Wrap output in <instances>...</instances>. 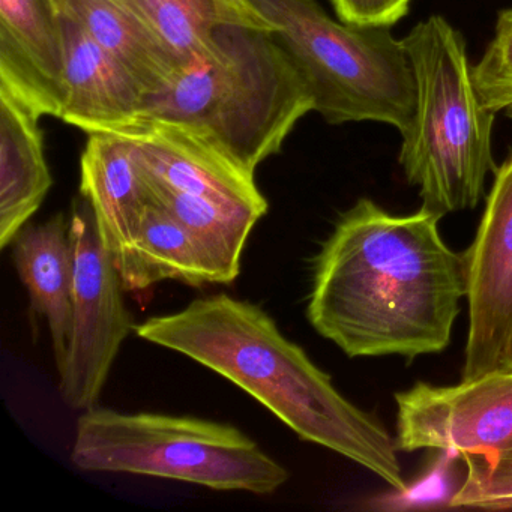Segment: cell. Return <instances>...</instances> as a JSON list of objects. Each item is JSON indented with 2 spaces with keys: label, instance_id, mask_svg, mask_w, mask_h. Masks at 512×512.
Listing matches in <instances>:
<instances>
[{
  "label": "cell",
  "instance_id": "cell-1",
  "mask_svg": "<svg viewBox=\"0 0 512 512\" xmlns=\"http://www.w3.org/2000/svg\"><path fill=\"white\" fill-rule=\"evenodd\" d=\"M422 206L394 215L371 199L347 209L314 259L307 319L349 358L443 352L467 296L464 256Z\"/></svg>",
  "mask_w": 512,
  "mask_h": 512
},
{
  "label": "cell",
  "instance_id": "cell-2",
  "mask_svg": "<svg viewBox=\"0 0 512 512\" xmlns=\"http://www.w3.org/2000/svg\"><path fill=\"white\" fill-rule=\"evenodd\" d=\"M134 332L226 377L305 442L349 458L406 493L397 445L385 425L347 400L259 305L218 293L149 317Z\"/></svg>",
  "mask_w": 512,
  "mask_h": 512
},
{
  "label": "cell",
  "instance_id": "cell-3",
  "mask_svg": "<svg viewBox=\"0 0 512 512\" xmlns=\"http://www.w3.org/2000/svg\"><path fill=\"white\" fill-rule=\"evenodd\" d=\"M310 112L313 95L274 32L245 26L218 29L205 53L145 101V118L193 128L251 173Z\"/></svg>",
  "mask_w": 512,
  "mask_h": 512
},
{
  "label": "cell",
  "instance_id": "cell-4",
  "mask_svg": "<svg viewBox=\"0 0 512 512\" xmlns=\"http://www.w3.org/2000/svg\"><path fill=\"white\" fill-rule=\"evenodd\" d=\"M416 83L412 127L398 155L422 206L445 215L478 206L496 172L491 134L496 113L482 104L463 35L431 16L403 38Z\"/></svg>",
  "mask_w": 512,
  "mask_h": 512
},
{
  "label": "cell",
  "instance_id": "cell-5",
  "mask_svg": "<svg viewBox=\"0 0 512 512\" xmlns=\"http://www.w3.org/2000/svg\"><path fill=\"white\" fill-rule=\"evenodd\" d=\"M274 26L328 124L380 122L403 136L416 112V83L403 40L391 26L332 19L316 0H250Z\"/></svg>",
  "mask_w": 512,
  "mask_h": 512
},
{
  "label": "cell",
  "instance_id": "cell-6",
  "mask_svg": "<svg viewBox=\"0 0 512 512\" xmlns=\"http://www.w3.org/2000/svg\"><path fill=\"white\" fill-rule=\"evenodd\" d=\"M71 461L85 472L128 473L217 491L275 493L290 473L239 428L194 416L86 410Z\"/></svg>",
  "mask_w": 512,
  "mask_h": 512
},
{
  "label": "cell",
  "instance_id": "cell-7",
  "mask_svg": "<svg viewBox=\"0 0 512 512\" xmlns=\"http://www.w3.org/2000/svg\"><path fill=\"white\" fill-rule=\"evenodd\" d=\"M74 247L71 337L59 371L62 400L73 410L97 406L122 344L136 328L125 305L121 274L107 251L94 209L74 200L70 217Z\"/></svg>",
  "mask_w": 512,
  "mask_h": 512
},
{
  "label": "cell",
  "instance_id": "cell-8",
  "mask_svg": "<svg viewBox=\"0 0 512 512\" xmlns=\"http://www.w3.org/2000/svg\"><path fill=\"white\" fill-rule=\"evenodd\" d=\"M398 451L437 449L461 457L512 448V371L454 386L419 382L395 394Z\"/></svg>",
  "mask_w": 512,
  "mask_h": 512
},
{
  "label": "cell",
  "instance_id": "cell-9",
  "mask_svg": "<svg viewBox=\"0 0 512 512\" xmlns=\"http://www.w3.org/2000/svg\"><path fill=\"white\" fill-rule=\"evenodd\" d=\"M464 256L469 331L461 380L502 371L512 334V152L494 172L478 232Z\"/></svg>",
  "mask_w": 512,
  "mask_h": 512
},
{
  "label": "cell",
  "instance_id": "cell-10",
  "mask_svg": "<svg viewBox=\"0 0 512 512\" xmlns=\"http://www.w3.org/2000/svg\"><path fill=\"white\" fill-rule=\"evenodd\" d=\"M143 175L181 193L211 197L268 214L256 173L244 169L203 134L187 125L146 118L131 136Z\"/></svg>",
  "mask_w": 512,
  "mask_h": 512
},
{
  "label": "cell",
  "instance_id": "cell-11",
  "mask_svg": "<svg viewBox=\"0 0 512 512\" xmlns=\"http://www.w3.org/2000/svg\"><path fill=\"white\" fill-rule=\"evenodd\" d=\"M65 37L56 0H0V91L61 118Z\"/></svg>",
  "mask_w": 512,
  "mask_h": 512
},
{
  "label": "cell",
  "instance_id": "cell-12",
  "mask_svg": "<svg viewBox=\"0 0 512 512\" xmlns=\"http://www.w3.org/2000/svg\"><path fill=\"white\" fill-rule=\"evenodd\" d=\"M65 37L61 118L86 134L130 139L145 124L146 91L88 32L62 13Z\"/></svg>",
  "mask_w": 512,
  "mask_h": 512
},
{
  "label": "cell",
  "instance_id": "cell-13",
  "mask_svg": "<svg viewBox=\"0 0 512 512\" xmlns=\"http://www.w3.org/2000/svg\"><path fill=\"white\" fill-rule=\"evenodd\" d=\"M80 194L94 209L104 244L122 275L152 202L130 140L89 134L80 160Z\"/></svg>",
  "mask_w": 512,
  "mask_h": 512
},
{
  "label": "cell",
  "instance_id": "cell-14",
  "mask_svg": "<svg viewBox=\"0 0 512 512\" xmlns=\"http://www.w3.org/2000/svg\"><path fill=\"white\" fill-rule=\"evenodd\" d=\"M13 259L29 293L32 314L49 326L56 367L67 358L74 292V247L70 221L62 212L40 224H26L13 242Z\"/></svg>",
  "mask_w": 512,
  "mask_h": 512
},
{
  "label": "cell",
  "instance_id": "cell-15",
  "mask_svg": "<svg viewBox=\"0 0 512 512\" xmlns=\"http://www.w3.org/2000/svg\"><path fill=\"white\" fill-rule=\"evenodd\" d=\"M56 4L133 74L146 95L169 88L184 67L131 0H56Z\"/></svg>",
  "mask_w": 512,
  "mask_h": 512
},
{
  "label": "cell",
  "instance_id": "cell-16",
  "mask_svg": "<svg viewBox=\"0 0 512 512\" xmlns=\"http://www.w3.org/2000/svg\"><path fill=\"white\" fill-rule=\"evenodd\" d=\"M40 116L0 91V248L13 244L53 185Z\"/></svg>",
  "mask_w": 512,
  "mask_h": 512
},
{
  "label": "cell",
  "instance_id": "cell-17",
  "mask_svg": "<svg viewBox=\"0 0 512 512\" xmlns=\"http://www.w3.org/2000/svg\"><path fill=\"white\" fill-rule=\"evenodd\" d=\"M121 278L127 292H142L166 280L193 287L221 284L217 269L193 236L154 202L146 208L130 265Z\"/></svg>",
  "mask_w": 512,
  "mask_h": 512
},
{
  "label": "cell",
  "instance_id": "cell-18",
  "mask_svg": "<svg viewBox=\"0 0 512 512\" xmlns=\"http://www.w3.org/2000/svg\"><path fill=\"white\" fill-rule=\"evenodd\" d=\"M143 178L152 202L163 206L193 236L217 269L221 284L233 283L241 272L242 254L248 238L265 215L247 206L181 193L151 181L145 175Z\"/></svg>",
  "mask_w": 512,
  "mask_h": 512
},
{
  "label": "cell",
  "instance_id": "cell-19",
  "mask_svg": "<svg viewBox=\"0 0 512 512\" xmlns=\"http://www.w3.org/2000/svg\"><path fill=\"white\" fill-rule=\"evenodd\" d=\"M182 64L205 53L215 32L224 26H245L277 32L250 0H131Z\"/></svg>",
  "mask_w": 512,
  "mask_h": 512
},
{
  "label": "cell",
  "instance_id": "cell-20",
  "mask_svg": "<svg viewBox=\"0 0 512 512\" xmlns=\"http://www.w3.org/2000/svg\"><path fill=\"white\" fill-rule=\"evenodd\" d=\"M461 458L466 476L449 499L451 508H512V448Z\"/></svg>",
  "mask_w": 512,
  "mask_h": 512
},
{
  "label": "cell",
  "instance_id": "cell-21",
  "mask_svg": "<svg viewBox=\"0 0 512 512\" xmlns=\"http://www.w3.org/2000/svg\"><path fill=\"white\" fill-rule=\"evenodd\" d=\"M473 79L482 104L512 119V8L497 17L493 40L473 65Z\"/></svg>",
  "mask_w": 512,
  "mask_h": 512
},
{
  "label": "cell",
  "instance_id": "cell-22",
  "mask_svg": "<svg viewBox=\"0 0 512 512\" xmlns=\"http://www.w3.org/2000/svg\"><path fill=\"white\" fill-rule=\"evenodd\" d=\"M341 22L358 26H394L409 11L410 0H331Z\"/></svg>",
  "mask_w": 512,
  "mask_h": 512
},
{
  "label": "cell",
  "instance_id": "cell-23",
  "mask_svg": "<svg viewBox=\"0 0 512 512\" xmlns=\"http://www.w3.org/2000/svg\"><path fill=\"white\" fill-rule=\"evenodd\" d=\"M502 371H512V334L511 338H509L508 349H506Z\"/></svg>",
  "mask_w": 512,
  "mask_h": 512
}]
</instances>
